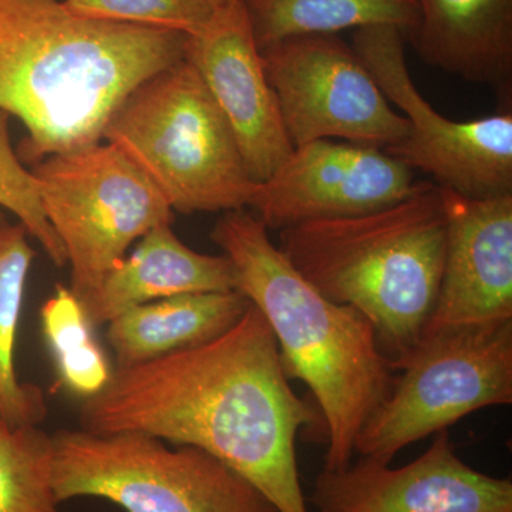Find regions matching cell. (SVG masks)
Instances as JSON below:
<instances>
[{
  "label": "cell",
  "mask_w": 512,
  "mask_h": 512,
  "mask_svg": "<svg viewBox=\"0 0 512 512\" xmlns=\"http://www.w3.org/2000/svg\"><path fill=\"white\" fill-rule=\"evenodd\" d=\"M312 421L315 412L293 392L274 332L252 303L210 342L114 369L80 407V426L90 433L133 431L207 451L278 512H309L296 437Z\"/></svg>",
  "instance_id": "6da1fadb"
},
{
  "label": "cell",
  "mask_w": 512,
  "mask_h": 512,
  "mask_svg": "<svg viewBox=\"0 0 512 512\" xmlns=\"http://www.w3.org/2000/svg\"><path fill=\"white\" fill-rule=\"evenodd\" d=\"M188 35L74 15L63 0H0V111L23 164L100 144L134 87L181 62Z\"/></svg>",
  "instance_id": "7a4b0ae2"
},
{
  "label": "cell",
  "mask_w": 512,
  "mask_h": 512,
  "mask_svg": "<svg viewBox=\"0 0 512 512\" xmlns=\"http://www.w3.org/2000/svg\"><path fill=\"white\" fill-rule=\"evenodd\" d=\"M211 239L234 266L235 289L271 326L286 376L305 383L318 403L328 437L323 468L349 466L357 434L396 375L372 323L309 284L251 212H225Z\"/></svg>",
  "instance_id": "3957f363"
},
{
  "label": "cell",
  "mask_w": 512,
  "mask_h": 512,
  "mask_svg": "<svg viewBox=\"0 0 512 512\" xmlns=\"http://www.w3.org/2000/svg\"><path fill=\"white\" fill-rule=\"evenodd\" d=\"M446 235L443 191L421 181L382 210L282 229L278 248L323 296L369 319L396 373L429 325Z\"/></svg>",
  "instance_id": "277c9868"
},
{
  "label": "cell",
  "mask_w": 512,
  "mask_h": 512,
  "mask_svg": "<svg viewBox=\"0 0 512 512\" xmlns=\"http://www.w3.org/2000/svg\"><path fill=\"white\" fill-rule=\"evenodd\" d=\"M103 140L181 214L244 210L258 184L220 107L185 59L134 87L111 114Z\"/></svg>",
  "instance_id": "5b68a950"
},
{
  "label": "cell",
  "mask_w": 512,
  "mask_h": 512,
  "mask_svg": "<svg viewBox=\"0 0 512 512\" xmlns=\"http://www.w3.org/2000/svg\"><path fill=\"white\" fill-rule=\"evenodd\" d=\"M52 478L59 503L103 498L126 512H278L207 451L133 431L57 430Z\"/></svg>",
  "instance_id": "8992f818"
},
{
  "label": "cell",
  "mask_w": 512,
  "mask_h": 512,
  "mask_svg": "<svg viewBox=\"0 0 512 512\" xmlns=\"http://www.w3.org/2000/svg\"><path fill=\"white\" fill-rule=\"evenodd\" d=\"M511 403L512 319L427 330L357 434L355 453L390 464L468 414Z\"/></svg>",
  "instance_id": "52a82bcc"
},
{
  "label": "cell",
  "mask_w": 512,
  "mask_h": 512,
  "mask_svg": "<svg viewBox=\"0 0 512 512\" xmlns=\"http://www.w3.org/2000/svg\"><path fill=\"white\" fill-rule=\"evenodd\" d=\"M30 171L66 251L69 289L80 302L99 289L134 241L173 221L156 185L110 144L47 157Z\"/></svg>",
  "instance_id": "ba28073f"
},
{
  "label": "cell",
  "mask_w": 512,
  "mask_h": 512,
  "mask_svg": "<svg viewBox=\"0 0 512 512\" xmlns=\"http://www.w3.org/2000/svg\"><path fill=\"white\" fill-rule=\"evenodd\" d=\"M404 33L394 26L355 30L353 50L365 63L387 100L409 121V134L386 153L434 184L467 198L512 194V114L453 121L431 107L414 84Z\"/></svg>",
  "instance_id": "9c48e42d"
},
{
  "label": "cell",
  "mask_w": 512,
  "mask_h": 512,
  "mask_svg": "<svg viewBox=\"0 0 512 512\" xmlns=\"http://www.w3.org/2000/svg\"><path fill=\"white\" fill-rule=\"evenodd\" d=\"M261 53L293 147L340 138L387 151L409 134V121L336 35L291 37Z\"/></svg>",
  "instance_id": "30bf717a"
},
{
  "label": "cell",
  "mask_w": 512,
  "mask_h": 512,
  "mask_svg": "<svg viewBox=\"0 0 512 512\" xmlns=\"http://www.w3.org/2000/svg\"><path fill=\"white\" fill-rule=\"evenodd\" d=\"M414 171L382 148L316 140L293 147L268 180L256 184L249 207L266 229L352 217L409 197Z\"/></svg>",
  "instance_id": "8fae6325"
},
{
  "label": "cell",
  "mask_w": 512,
  "mask_h": 512,
  "mask_svg": "<svg viewBox=\"0 0 512 512\" xmlns=\"http://www.w3.org/2000/svg\"><path fill=\"white\" fill-rule=\"evenodd\" d=\"M309 501L316 512H512V481L468 466L443 430L403 467L360 457L323 468Z\"/></svg>",
  "instance_id": "7c38bea8"
},
{
  "label": "cell",
  "mask_w": 512,
  "mask_h": 512,
  "mask_svg": "<svg viewBox=\"0 0 512 512\" xmlns=\"http://www.w3.org/2000/svg\"><path fill=\"white\" fill-rule=\"evenodd\" d=\"M184 59L200 74L234 131L252 180H268L293 146L266 77L247 3L215 9L210 22L188 36Z\"/></svg>",
  "instance_id": "4fadbf2b"
},
{
  "label": "cell",
  "mask_w": 512,
  "mask_h": 512,
  "mask_svg": "<svg viewBox=\"0 0 512 512\" xmlns=\"http://www.w3.org/2000/svg\"><path fill=\"white\" fill-rule=\"evenodd\" d=\"M441 191L446 255L424 332L512 319V194L478 200Z\"/></svg>",
  "instance_id": "5bb4252c"
},
{
  "label": "cell",
  "mask_w": 512,
  "mask_h": 512,
  "mask_svg": "<svg viewBox=\"0 0 512 512\" xmlns=\"http://www.w3.org/2000/svg\"><path fill=\"white\" fill-rule=\"evenodd\" d=\"M406 36L421 60L504 96L512 89V0H417Z\"/></svg>",
  "instance_id": "9a60e30c"
},
{
  "label": "cell",
  "mask_w": 512,
  "mask_h": 512,
  "mask_svg": "<svg viewBox=\"0 0 512 512\" xmlns=\"http://www.w3.org/2000/svg\"><path fill=\"white\" fill-rule=\"evenodd\" d=\"M235 286L228 256L200 254L175 235L171 224H160L82 305L89 322L99 326L143 303L184 293L235 291Z\"/></svg>",
  "instance_id": "2e32d148"
},
{
  "label": "cell",
  "mask_w": 512,
  "mask_h": 512,
  "mask_svg": "<svg viewBox=\"0 0 512 512\" xmlns=\"http://www.w3.org/2000/svg\"><path fill=\"white\" fill-rule=\"evenodd\" d=\"M251 305L237 291L184 293L143 303L107 323L116 369L160 359L218 338Z\"/></svg>",
  "instance_id": "e0dca14e"
},
{
  "label": "cell",
  "mask_w": 512,
  "mask_h": 512,
  "mask_svg": "<svg viewBox=\"0 0 512 512\" xmlns=\"http://www.w3.org/2000/svg\"><path fill=\"white\" fill-rule=\"evenodd\" d=\"M259 50L291 37L336 35L340 30L394 26L412 32L417 0H247Z\"/></svg>",
  "instance_id": "ac0fdd59"
},
{
  "label": "cell",
  "mask_w": 512,
  "mask_h": 512,
  "mask_svg": "<svg viewBox=\"0 0 512 512\" xmlns=\"http://www.w3.org/2000/svg\"><path fill=\"white\" fill-rule=\"evenodd\" d=\"M20 222L0 212V423L40 426L49 409L36 384L22 382L15 366L16 338L26 282L36 252Z\"/></svg>",
  "instance_id": "d6986e66"
},
{
  "label": "cell",
  "mask_w": 512,
  "mask_h": 512,
  "mask_svg": "<svg viewBox=\"0 0 512 512\" xmlns=\"http://www.w3.org/2000/svg\"><path fill=\"white\" fill-rule=\"evenodd\" d=\"M42 325L62 386L83 399L100 393L113 370L94 339L82 302L69 288L56 286L42 306Z\"/></svg>",
  "instance_id": "ffe728a7"
},
{
  "label": "cell",
  "mask_w": 512,
  "mask_h": 512,
  "mask_svg": "<svg viewBox=\"0 0 512 512\" xmlns=\"http://www.w3.org/2000/svg\"><path fill=\"white\" fill-rule=\"evenodd\" d=\"M52 439L40 426L0 423V512H60Z\"/></svg>",
  "instance_id": "44dd1931"
},
{
  "label": "cell",
  "mask_w": 512,
  "mask_h": 512,
  "mask_svg": "<svg viewBox=\"0 0 512 512\" xmlns=\"http://www.w3.org/2000/svg\"><path fill=\"white\" fill-rule=\"evenodd\" d=\"M9 121L10 116L0 111V207L18 218L53 265L63 268L67 265L66 251L43 211L36 178L12 146Z\"/></svg>",
  "instance_id": "7402d4cb"
},
{
  "label": "cell",
  "mask_w": 512,
  "mask_h": 512,
  "mask_svg": "<svg viewBox=\"0 0 512 512\" xmlns=\"http://www.w3.org/2000/svg\"><path fill=\"white\" fill-rule=\"evenodd\" d=\"M63 3L70 12L83 18L173 30L188 36L200 32L217 9L210 0H63Z\"/></svg>",
  "instance_id": "603a6c76"
},
{
  "label": "cell",
  "mask_w": 512,
  "mask_h": 512,
  "mask_svg": "<svg viewBox=\"0 0 512 512\" xmlns=\"http://www.w3.org/2000/svg\"><path fill=\"white\" fill-rule=\"evenodd\" d=\"M210 2L215 8H221V6L231 5V3L235 2H247V0H210Z\"/></svg>",
  "instance_id": "cb8c5ba5"
}]
</instances>
